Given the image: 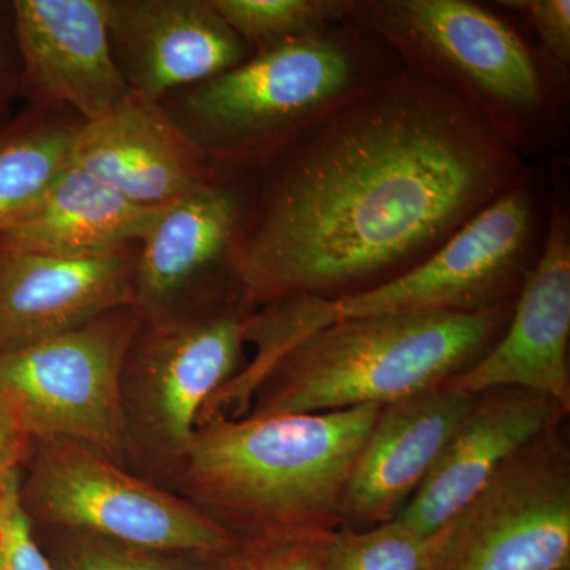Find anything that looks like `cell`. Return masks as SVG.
<instances>
[{
    "label": "cell",
    "mask_w": 570,
    "mask_h": 570,
    "mask_svg": "<svg viewBox=\"0 0 570 570\" xmlns=\"http://www.w3.org/2000/svg\"><path fill=\"white\" fill-rule=\"evenodd\" d=\"M266 167L239 261L253 307L373 291L531 179L523 151L478 108L404 67Z\"/></svg>",
    "instance_id": "obj_1"
},
{
    "label": "cell",
    "mask_w": 570,
    "mask_h": 570,
    "mask_svg": "<svg viewBox=\"0 0 570 570\" xmlns=\"http://www.w3.org/2000/svg\"><path fill=\"white\" fill-rule=\"evenodd\" d=\"M381 409L209 420L164 487L238 542L328 538Z\"/></svg>",
    "instance_id": "obj_2"
},
{
    "label": "cell",
    "mask_w": 570,
    "mask_h": 570,
    "mask_svg": "<svg viewBox=\"0 0 570 570\" xmlns=\"http://www.w3.org/2000/svg\"><path fill=\"white\" fill-rule=\"evenodd\" d=\"M400 67L387 45L346 20L254 52L167 111L214 167H266Z\"/></svg>",
    "instance_id": "obj_3"
},
{
    "label": "cell",
    "mask_w": 570,
    "mask_h": 570,
    "mask_svg": "<svg viewBox=\"0 0 570 570\" xmlns=\"http://www.w3.org/2000/svg\"><path fill=\"white\" fill-rule=\"evenodd\" d=\"M513 302L478 313L374 316L322 326L281 356L246 415L384 407L444 387L497 343Z\"/></svg>",
    "instance_id": "obj_4"
},
{
    "label": "cell",
    "mask_w": 570,
    "mask_h": 570,
    "mask_svg": "<svg viewBox=\"0 0 570 570\" xmlns=\"http://www.w3.org/2000/svg\"><path fill=\"white\" fill-rule=\"evenodd\" d=\"M347 20L387 45L404 69L478 108L524 153L554 121L561 94L527 36L469 0H351Z\"/></svg>",
    "instance_id": "obj_5"
},
{
    "label": "cell",
    "mask_w": 570,
    "mask_h": 570,
    "mask_svg": "<svg viewBox=\"0 0 570 570\" xmlns=\"http://www.w3.org/2000/svg\"><path fill=\"white\" fill-rule=\"evenodd\" d=\"M535 223L530 179L491 202L422 264L373 291L335 302L296 296L273 306L296 344L348 318L478 313L505 305L517 298L538 257Z\"/></svg>",
    "instance_id": "obj_6"
},
{
    "label": "cell",
    "mask_w": 570,
    "mask_h": 570,
    "mask_svg": "<svg viewBox=\"0 0 570 570\" xmlns=\"http://www.w3.org/2000/svg\"><path fill=\"white\" fill-rule=\"evenodd\" d=\"M255 307L239 302L142 324L122 371V411L132 468L164 487L193 444L208 401L245 366Z\"/></svg>",
    "instance_id": "obj_7"
},
{
    "label": "cell",
    "mask_w": 570,
    "mask_h": 570,
    "mask_svg": "<svg viewBox=\"0 0 570 570\" xmlns=\"http://www.w3.org/2000/svg\"><path fill=\"white\" fill-rule=\"evenodd\" d=\"M24 468L21 501L36 531L194 554L238 543L193 502L80 442L36 441Z\"/></svg>",
    "instance_id": "obj_8"
},
{
    "label": "cell",
    "mask_w": 570,
    "mask_h": 570,
    "mask_svg": "<svg viewBox=\"0 0 570 570\" xmlns=\"http://www.w3.org/2000/svg\"><path fill=\"white\" fill-rule=\"evenodd\" d=\"M141 318L119 307L88 324L0 354V393L36 441L67 439L132 468L122 371Z\"/></svg>",
    "instance_id": "obj_9"
},
{
    "label": "cell",
    "mask_w": 570,
    "mask_h": 570,
    "mask_svg": "<svg viewBox=\"0 0 570 570\" xmlns=\"http://www.w3.org/2000/svg\"><path fill=\"white\" fill-rule=\"evenodd\" d=\"M250 208L225 175L159 209L137 249L134 309L142 324L247 303L239 261Z\"/></svg>",
    "instance_id": "obj_10"
},
{
    "label": "cell",
    "mask_w": 570,
    "mask_h": 570,
    "mask_svg": "<svg viewBox=\"0 0 570 570\" xmlns=\"http://www.w3.org/2000/svg\"><path fill=\"white\" fill-rule=\"evenodd\" d=\"M570 453L561 425L517 453L455 519L442 570H569Z\"/></svg>",
    "instance_id": "obj_11"
},
{
    "label": "cell",
    "mask_w": 570,
    "mask_h": 570,
    "mask_svg": "<svg viewBox=\"0 0 570 570\" xmlns=\"http://www.w3.org/2000/svg\"><path fill=\"white\" fill-rule=\"evenodd\" d=\"M569 341L570 220L564 206L554 204L504 332L444 387L474 396L494 389L530 390L557 401L569 414Z\"/></svg>",
    "instance_id": "obj_12"
},
{
    "label": "cell",
    "mask_w": 570,
    "mask_h": 570,
    "mask_svg": "<svg viewBox=\"0 0 570 570\" xmlns=\"http://www.w3.org/2000/svg\"><path fill=\"white\" fill-rule=\"evenodd\" d=\"M20 85L41 105H67L81 122L130 94L108 29V0H14Z\"/></svg>",
    "instance_id": "obj_13"
},
{
    "label": "cell",
    "mask_w": 570,
    "mask_h": 570,
    "mask_svg": "<svg viewBox=\"0 0 570 570\" xmlns=\"http://www.w3.org/2000/svg\"><path fill=\"white\" fill-rule=\"evenodd\" d=\"M108 29L130 92L157 104L254 55L212 0H108Z\"/></svg>",
    "instance_id": "obj_14"
},
{
    "label": "cell",
    "mask_w": 570,
    "mask_h": 570,
    "mask_svg": "<svg viewBox=\"0 0 570 570\" xmlns=\"http://www.w3.org/2000/svg\"><path fill=\"white\" fill-rule=\"evenodd\" d=\"M137 249L70 257L0 246V354L134 307Z\"/></svg>",
    "instance_id": "obj_15"
},
{
    "label": "cell",
    "mask_w": 570,
    "mask_h": 570,
    "mask_svg": "<svg viewBox=\"0 0 570 570\" xmlns=\"http://www.w3.org/2000/svg\"><path fill=\"white\" fill-rule=\"evenodd\" d=\"M70 164L145 206L171 204L230 175L206 159L163 105L132 92L102 118L81 122Z\"/></svg>",
    "instance_id": "obj_16"
},
{
    "label": "cell",
    "mask_w": 570,
    "mask_h": 570,
    "mask_svg": "<svg viewBox=\"0 0 570 570\" xmlns=\"http://www.w3.org/2000/svg\"><path fill=\"white\" fill-rule=\"evenodd\" d=\"M474 401V395L439 387L382 407L347 480L340 530H366L396 519Z\"/></svg>",
    "instance_id": "obj_17"
},
{
    "label": "cell",
    "mask_w": 570,
    "mask_h": 570,
    "mask_svg": "<svg viewBox=\"0 0 570 570\" xmlns=\"http://www.w3.org/2000/svg\"><path fill=\"white\" fill-rule=\"evenodd\" d=\"M569 415L550 397L521 389L475 396L423 485L396 515L420 532L452 523L517 453Z\"/></svg>",
    "instance_id": "obj_18"
},
{
    "label": "cell",
    "mask_w": 570,
    "mask_h": 570,
    "mask_svg": "<svg viewBox=\"0 0 570 570\" xmlns=\"http://www.w3.org/2000/svg\"><path fill=\"white\" fill-rule=\"evenodd\" d=\"M163 206L134 204L69 164L0 232V246L70 257L124 253L140 245Z\"/></svg>",
    "instance_id": "obj_19"
},
{
    "label": "cell",
    "mask_w": 570,
    "mask_h": 570,
    "mask_svg": "<svg viewBox=\"0 0 570 570\" xmlns=\"http://www.w3.org/2000/svg\"><path fill=\"white\" fill-rule=\"evenodd\" d=\"M80 126L39 112L0 122V232L28 212L70 164Z\"/></svg>",
    "instance_id": "obj_20"
},
{
    "label": "cell",
    "mask_w": 570,
    "mask_h": 570,
    "mask_svg": "<svg viewBox=\"0 0 570 570\" xmlns=\"http://www.w3.org/2000/svg\"><path fill=\"white\" fill-rule=\"evenodd\" d=\"M453 527L455 520L436 532H420L393 519L366 530H337L322 570H442Z\"/></svg>",
    "instance_id": "obj_21"
},
{
    "label": "cell",
    "mask_w": 570,
    "mask_h": 570,
    "mask_svg": "<svg viewBox=\"0 0 570 570\" xmlns=\"http://www.w3.org/2000/svg\"><path fill=\"white\" fill-rule=\"evenodd\" d=\"M351 0H212V6L254 52L347 20Z\"/></svg>",
    "instance_id": "obj_22"
},
{
    "label": "cell",
    "mask_w": 570,
    "mask_h": 570,
    "mask_svg": "<svg viewBox=\"0 0 570 570\" xmlns=\"http://www.w3.org/2000/svg\"><path fill=\"white\" fill-rule=\"evenodd\" d=\"M36 535L55 570H206L205 554L142 549L80 532Z\"/></svg>",
    "instance_id": "obj_23"
},
{
    "label": "cell",
    "mask_w": 570,
    "mask_h": 570,
    "mask_svg": "<svg viewBox=\"0 0 570 570\" xmlns=\"http://www.w3.org/2000/svg\"><path fill=\"white\" fill-rule=\"evenodd\" d=\"M498 6L524 21L532 36L531 47L538 52L551 85L562 96L570 73L569 0H508Z\"/></svg>",
    "instance_id": "obj_24"
},
{
    "label": "cell",
    "mask_w": 570,
    "mask_h": 570,
    "mask_svg": "<svg viewBox=\"0 0 570 570\" xmlns=\"http://www.w3.org/2000/svg\"><path fill=\"white\" fill-rule=\"evenodd\" d=\"M333 535V534H332ZM238 542L232 549L205 554L206 570H322L332 538Z\"/></svg>",
    "instance_id": "obj_25"
},
{
    "label": "cell",
    "mask_w": 570,
    "mask_h": 570,
    "mask_svg": "<svg viewBox=\"0 0 570 570\" xmlns=\"http://www.w3.org/2000/svg\"><path fill=\"white\" fill-rule=\"evenodd\" d=\"M21 471L0 480L2 570H55L21 501Z\"/></svg>",
    "instance_id": "obj_26"
},
{
    "label": "cell",
    "mask_w": 570,
    "mask_h": 570,
    "mask_svg": "<svg viewBox=\"0 0 570 570\" xmlns=\"http://www.w3.org/2000/svg\"><path fill=\"white\" fill-rule=\"evenodd\" d=\"M36 439L31 436L13 404L0 393V480L22 471L31 459Z\"/></svg>",
    "instance_id": "obj_27"
},
{
    "label": "cell",
    "mask_w": 570,
    "mask_h": 570,
    "mask_svg": "<svg viewBox=\"0 0 570 570\" xmlns=\"http://www.w3.org/2000/svg\"><path fill=\"white\" fill-rule=\"evenodd\" d=\"M20 85V73L11 67L9 55L0 37V122L7 121L6 112L9 107L10 97L17 91Z\"/></svg>",
    "instance_id": "obj_28"
},
{
    "label": "cell",
    "mask_w": 570,
    "mask_h": 570,
    "mask_svg": "<svg viewBox=\"0 0 570 570\" xmlns=\"http://www.w3.org/2000/svg\"><path fill=\"white\" fill-rule=\"evenodd\" d=\"M0 570H2V543H0Z\"/></svg>",
    "instance_id": "obj_29"
}]
</instances>
